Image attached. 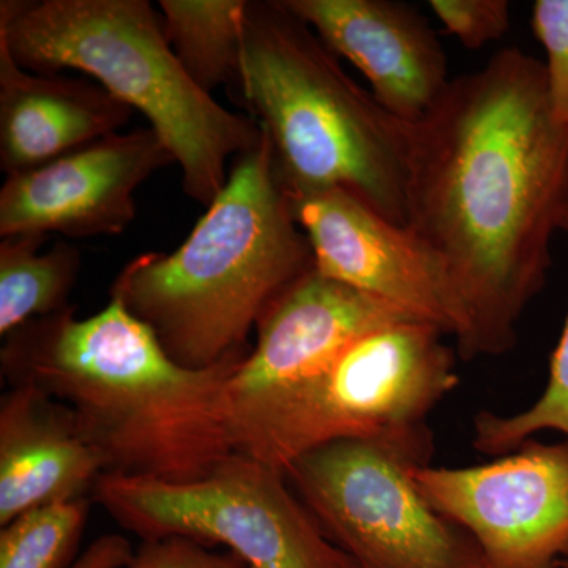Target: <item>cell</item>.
<instances>
[{
    "label": "cell",
    "mask_w": 568,
    "mask_h": 568,
    "mask_svg": "<svg viewBox=\"0 0 568 568\" xmlns=\"http://www.w3.org/2000/svg\"><path fill=\"white\" fill-rule=\"evenodd\" d=\"M106 474L69 406L18 384L0 399V526L51 504L88 499Z\"/></svg>",
    "instance_id": "obj_14"
},
{
    "label": "cell",
    "mask_w": 568,
    "mask_h": 568,
    "mask_svg": "<svg viewBox=\"0 0 568 568\" xmlns=\"http://www.w3.org/2000/svg\"><path fill=\"white\" fill-rule=\"evenodd\" d=\"M0 39L21 69L78 70L145 115L182 170L190 200L209 207L227 162L253 151L263 130L197 88L148 0H2Z\"/></svg>",
    "instance_id": "obj_5"
},
{
    "label": "cell",
    "mask_w": 568,
    "mask_h": 568,
    "mask_svg": "<svg viewBox=\"0 0 568 568\" xmlns=\"http://www.w3.org/2000/svg\"><path fill=\"white\" fill-rule=\"evenodd\" d=\"M532 31L544 47L549 110L568 129V0H537Z\"/></svg>",
    "instance_id": "obj_20"
},
{
    "label": "cell",
    "mask_w": 568,
    "mask_h": 568,
    "mask_svg": "<svg viewBox=\"0 0 568 568\" xmlns=\"http://www.w3.org/2000/svg\"><path fill=\"white\" fill-rule=\"evenodd\" d=\"M566 568H568V566Z\"/></svg>",
    "instance_id": "obj_24"
},
{
    "label": "cell",
    "mask_w": 568,
    "mask_h": 568,
    "mask_svg": "<svg viewBox=\"0 0 568 568\" xmlns=\"http://www.w3.org/2000/svg\"><path fill=\"white\" fill-rule=\"evenodd\" d=\"M44 234H14L0 242V335L70 306L81 272L80 250L58 241L40 253Z\"/></svg>",
    "instance_id": "obj_17"
},
{
    "label": "cell",
    "mask_w": 568,
    "mask_h": 568,
    "mask_svg": "<svg viewBox=\"0 0 568 568\" xmlns=\"http://www.w3.org/2000/svg\"><path fill=\"white\" fill-rule=\"evenodd\" d=\"M562 231L568 235V216ZM541 432H558L568 439V316L551 355L544 394L528 409L511 416L477 414L473 444L480 454L504 457Z\"/></svg>",
    "instance_id": "obj_19"
},
{
    "label": "cell",
    "mask_w": 568,
    "mask_h": 568,
    "mask_svg": "<svg viewBox=\"0 0 568 568\" xmlns=\"http://www.w3.org/2000/svg\"><path fill=\"white\" fill-rule=\"evenodd\" d=\"M429 9L467 50L500 40L510 28L507 0H432Z\"/></svg>",
    "instance_id": "obj_21"
},
{
    "label": "cell",
    "mask_w": 568,
    "mask_h": 568,
    "mask_svg": "<svg viewBox=\"0 0 568 568\" xmlns=\"http://www.w3.org/2000/svg\"><path fill=\"white\" fill-rule=\"evenodd\" d=\"M429 428L343 439L284 469L325 536L357 568H485L473 537L429 506L414 470L429 465Z\"/></svg>",
    "instance_id": "obj_7"
},
{
    "label": "cell",
    "mask_w": 568,
    "mask_h": 568,
    "mask_svg": "<svg viewBox=\"0 0 568 568\" xmlns=\"http://www.w3.org/2000/svg\"><path fill=\"white\" fill-rule=\"evenodd\" d=\"M312 268V244L276 178L263 130L260 144L235 159L186 241L170 254L134 257L110 293L121 295L179 365L211 368L248 351L268 306Z\"/></svg>",
    "instance_id": "obj_3"
},
{
    "label": "cell",
    "mask_w": 568,
    "mask_h": 568,
    "mask_svg": "<svg viewBox=\"0 0 568 568\" xmlns=\"http://www.w3.org/2000/svg\"><path fill=\"white\" fill-rule=\"evenodd\" d=\"M248 0H160L164 33L194 84L212 95L226 89L239 103L244 13Z\"/></svg>",
    "instance_id": "obj_16"
},
{
    "label": "cell",
    "mask_w": 568,
    "mask_h": 568,
    "mask_svg": "<svg viewBox=\"0 0 568 568\" xmlns=\"http://www.w3.org/2000/svg\"><path fill=\"white\" fill-rule=\"evenodd\" d=\"M173 163L162 138L145 126L110 134L37 170L7 175L0 190V237L121 235L136 219V190Z\"/></svg>",
    "instance_id": "obj_12"
},
{
    "label": "cell",
    "mask_w": 568,
    "mask_h": 568,
    "mask_svg": "<svg viewBox=\"0 0 568 568\" xmlns=\"http://www.w3.org/2000/svg\"><path fill=\"white\" fill-rule=\"evenodd\" d=\"M414 480L473 537L485 568L568 566V439H529L487 465L417 466Z\"/></svg>",
    "instance_id": "obj_9"
},
{
    "label": "cell",
    "mask_w": 568,
    "mask_h": 568,
    "mask_svg": "<svg viewBox=\"0 0 568 568\" xmlns=\"http://www.w3.org/2000/svg\"><path fill=\"white\" fill-rule=\"evenodd\" d=\"M133 110L99 82L39 74L0 39V170L26 173L110 136Z\"/></svg>",
    "instance_id": "obj_15"
},
{
    "label": "cell",
    "mask_w": 568,
    "mask_h": 568,
    "mask_svg": "<svg viewBox=\"0 0 568 568\" xmlns=\"http://www.w3.org/2000/svg\"><path fill=\"white\" fill-rule=\"evenodd\" d=\"M407 227L439 257L465 361L514 349L568 216V129L544 62L504 48L410 125Z\"/></svg>",
    "instance_id": "obj_1"
},
{
    "label": "cell",
    "mask_w": 568,
    "mask_h": 568,
    "mask_svg": "<svg viewBox=\"0 0 568 568\" xmlns=\"http://www.w3.org/2000/svg\"><path fill=\"white\" fill-rule=\"evenodd\" d=\"M133 555L132 545L125 537L110 534L93 541L71 568H123Z\"/></svg>",
    "instance_id": "obj_23"
},
{
    "label": "cell",
    "mask_w": 568,
    "mask_h": 568,
    "mask_svg": "<svg viewBox=\"0 0 568 568\" xmlns=\"http://www.w3.org/2000/svg\"><path fill=\"white\" fill-rule=\"evenodd\" d=\"M123 568H246L234 555H219L200 541L182 536L142 540Z\"/></svg>",
    "instance_id": "obj_22"
},
{
    "label": "cell",
    "mask_w": 568,
    "mask_h": 568,
    "mask_svg": "<svg viewBox=\"0 0 568 568\" xmlns=\"http://www.w3.org/2000/svg\"><path fill=\"white\" fill-rule=\"evenodd\" d=\"M110 297L85 320L70 305L7 335L3 379L69 406L111 476L173 484L209 476L235 452L227 383L250 349L186 368L121 295Z\"/></svg>",
    "instance_id": "obj_2"
},
{
    "label": "cell",
    "mask_w": 568,
    "mask_h": 568,
    "mask_svg": "<svg viewBox=\"0 0 568 568\" xmlns=\"http://www.w3.org/2000/svg\"><path fill=\"white\" fill-rule=\"evenodd\" d=\"M239 106L264 130L294 200L346 190L407 226L410 125L346 73L283 0H248Z\"/></svg>",
    "instance_id": "obj_4"
},
{
    "label": "cell",
    "mask_w": 568,
    "mask_h": 568,
    "mask_svg": "<svg viewBox=\"0 0 568 568\" xmlns=\"http://www.w3.org/2000/svg\"><path fill=\"white\" fill-rule=\"evenodd\" d=\"M92 500L141 540L182 536L223 545L246 568H357L284 470L241 452L185 484L106 474Z\"/></svg>",
    "instance_id": "obj_8"
},
{
    "label": "cell",
    "mask_w": 568,
    "mask_h": 568,
    "mask_svg": "<svg viewBox=\"0 0 568 568\" xmlns=\"http://www.w3.org/2000/svg\"><path fill=\"white\" fill-rule=\"evenodd\" d=\"M336 58L372 85L377 103L406 123L435 108L448 84L446 51L414 7L395 0H283Z\"/></svg>",
    "instance_id": "obj_13"
},
{
    "label": "cell",
    "mask_w": 568,
    "mask_h": 568,
    "mask_svg": "<svg viewBox=\"0 0 568 568\" xmlns=\"http://www.w3.org/2000/svg\"><path fill=\"white\" fill-rule=\"evenodd\" d=\"M91 499L26 511L0 530V568H65L88 523Z\"/></svg>",
    "instance_id": "obj_18"
},
{
    "label": "cell",
    "mask_w": 568,
    "mask_h": 568,
    "mask_svg": "<svg viewBox=\"0 0 568 568\" xmlns=\"http://www.w3.org/2000/svg\"><path fill=\"white\" fill-rule=\"evenodd\" d=\"M406 321L417 320L315 268L301 276L261 317L256 346L227 383L235 452L280 398L324 372L357 339Z\"/></svg>",
    "instance_id": "obj_10"
},
{
    "label": "cell",
    "mask_w": 568,
    "mask_h": 568,
    "mask_svg": "<svg viewBox=\"0 0 568 568\" xmlns=\"http://www.w3.org/2000/svg\"><path fill=\"white\" fill-rule=\"evenodd\" d=\"M443 336L420 321L365 335L280 398L239 439L237 452L284 470L335 440L428 428L429 414L458 386L455 353Z\"/></svg>",
    "instance_id": "obj_6"
},
{
    "label": "cell",
    "mask_w": 568,
    "mask_h": 568,
    "mask_svg": "<svg viewBox=\"0 0 568 568\" xmlns=\"http://www.w3.org/2000/svg\"><path fill=\"white\" fill-rule=\"evenodd\" d=\"M315 271L379 298L455 338L457 306L439 257L410 227L390 222L346 190L294 200Z\"/></svg>",
    "instance_id": "obj_11"
}]
</instances>
